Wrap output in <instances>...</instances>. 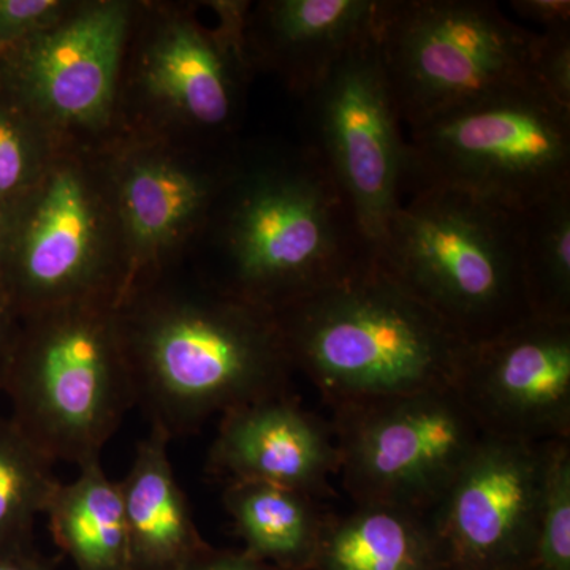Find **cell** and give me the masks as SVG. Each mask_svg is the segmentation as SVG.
Wrapping results in <instances>:
<instances>
[{
  "label": "cell",
  "mask_w": 570,
  "mask_h": 570,
  "mask_svg": "<svg viewBox=\"0 0 570 570\" xmlns=\"http://www.w3.org/2000/svg\"><path fill=\"white\" fill-rule=\"evenodd\" d=\"M340 456L332 428L291 395L266 397L220 417L208 455L214 478L261 482L313 498L332 493Z\"/></svg>",
  "instance_id": "cell-12"
},
{
  "label": "cell",
  "mask_w": 570,
  "mask_h": 570,
  "mask_svg": "<svg viewBox=\"0 0 570 570\" xmlns=\"http://www.w3.org/2000/svg\"><path fill=\"white\" fill-rule=\"evenodd\" d=\"M20 358L9 362L2 389L18 428L58 463L82 464L100 453L135 404L122 332L91 307H52Z\"/></svg>",
  "instance_id": "cell-7"
},
{
  "label": "cell",
  "mask_w": 570,
  "mask_h": 570,
  "mask_svg": "<svg viewBox=\"0 0 570 570\" xmlns=\"http://www.w3.org/2000/svg\"><path fill=\"white\" fill-rule=\"evenodd\" d=\"M337 475L355 505L428 515L485 433L453 387L333 406Z\"/></svg>",
  "instance_id": "cell-8"
},
{
  "label": "cell",
  "mask_w": 570,
  "mask_h": 570,
  "mask_svg": "<svg viewBox=\"0 0 570 570\" xmlns=\"http://www.w3.org/2000/svg\"><path fill=\"white\" fill-rule=\"evenodd\" d=\"M146 78L157 97L202 126H224L234 115V82L225 56L190 26L165 33L149 58Z\"/></svg>",
  "instance_id": "cell-20"
},
{
  "label": "cell",
  "mask_w": 570,
  "mask_h": 570,
  "mask_svg": "<svg viewBox=\"0 0 570 570\" xmlns=\"http://www.w3.org/2000/svg\"><path fill=\"white\" fill-rule=\"evenodd\" d=\"M126 24V9L110 3L37 40L26 59L33 96L67 121L102 118L111 104Z\"/></svg>",
  "instance_id": "cell-13"
},
{
  "label": "cell",
  "mask_w": 570,
  "mask_h": 570,
  "mask_svg": "<svg viewBox=\"0 0 570 570\" xmlns=\"http://www.w3.org/2000/svg\"><path fill=\"white\" fill-rule=\"evenodd\" d=\"M273 316L292 367L332 406L453 387L469 348L374 258Z\"/></svg>",
  "instance_id": "cell-1"
},
{
  "label": "cell",
  "mask_w": 570,
  "mask_h": 570,
  "mask_svg": "<svg viewBox=\"0 0 570 570\" xmlns=\"http://www.w3.org/2000/svg\"><path fill=\"white\" fill-rule=\"evenodd\" d=\"M305 97L313 130L309 146L346 195L374 254L403 198L406 151L403 124L382 67L376 24Z\"/></svg>",
  "instance_id": "cell-9"
},
{
  "label": "cell",
  "mask_w": 570,
  "mask_h": 570,
  "mask_svg": "<svg viewBox=\"0 0 570 570\" xmlns=\"http://www.w3.org/2000/svg\"><path fill=\"white\" fill-rule=\"evenodd\" d=\"M52 540L77 570H132L119 483L100 460L82 464L77 479L59 483L48 502Z\"/></svg>",
  "instance_id": "cell-18"
},
{
  "label": "cell",
  "mask_w": 570,
  "mask_h": 570,
  "mask_svg": "<svg viewBox=\"0 0 570 570\" xmlns=\"http://www.w3.org/2000/svg\"><path fill=\"white\" fill-rule=\"evenodd\" d=\"M135 403L174 439L255 401L288 395L275 316L220 292L153 307L122 332Z\"/></svg>",
  "instance_id": "cell-2"
},
{
  "label": "cell",
  "mask_w": 570,
  "mask_h": 570,
  "mask_svg": "<svg viewBox=\"0 0 570 570\" xmlns=\"http://www.w3.org/2000/svg\"><path fill=\"white\" fill-rule=\"evenodd\" d=\"M309 494L261 482L225 483L224 508L245 553L284 570H313L325 517Z\"/></svg>",
  "instance_id": "cell-19"
},
{
  "label": "cell",
  "mask_w": 570,
  "mask_h": 570,
  "mask_svg": "<svg viewBox=\"0 0 570 570\" xmlns=\"http://www.w3.org/2000/svg\"><path fill=\"white\" fill-rule=\"evenodd\" d=\"M532 75L553 102L570 110V28L535 33Z\"/></svg>",
  "instance_id": "cell-25"
},
{
  "label": "cell",
  "mask_w": 570,
  "mask_h": 570,
  "mask_svg": "<svg viewBox=\"0 0 570 570\" xmlns=\"http://www.w3.org/2000/svg\"><path fill=\"white\" fill-rule=\"evenodd\" d=\"M48 459L11 419H0V553L32 549L37 517L58 489Z\"/></svg>",
  "instance_id": "cell-22"
},
{
  "label": "cell",
  "mask_w": 570,
  "mask_h": 570,
  "mask_svg": "<svg viewBox=\"0 0 570 570\" xmlns=\"http://www.w3.org/2000/svg\"><path fill=\"white\" fill-rule=\"evenodd\" d=\"M490 436L570 438V321L530 317L469 346L455 385Z\"/></svg>",
  "instance_id": "cell-11"
},
{
  "label": "cell",
  "mask_w": 570,
  "mask_h": 570,
  "mask_svg": "<svg viewBox=\"0 0 570 570\" xmlns=\"http://www.w3.org/2000/svg\"><path fill=\"white\" fill-rule=\"evenodd\" d=\"M510 7L523 20L542 26V31L570 28L569 0H513Z\"/></svg>",
  "instance_id": "cell-28"
},
{
  "label": "cell",
  "mask_w": 570,
  "mask_h": 570,
  "mask_svg": "<svg viewBox=\"0 0 570 570\" xmlns=\"http://www.w3.org/2000/svg\"><path fill=\"white\" fill-rule=\"evenodd\" d=\"M520 225L531 316L570 321V187L521 213Z\"/></svg>",
  "instance_id": "cell-21"
},
{
  "label": "cell",
  "mask_w": 570,
  "mask_h": 570,
  "mask_svg": "<svg viewBox=\"0 0 570 570\" xmlns=\"http://www.w3.org/2000/svg\"><path fill=\"white\" fill-rule=\"evenodd\" d=\"M179 570H284L268 562L255 560L245 551L216 550L206 547L202 553Z\"/></svg>",
  "instance_id": "cell-29"
},
{
  "label": "cell",
  "mask_w": 570,
  "mask_h": 570,
  "mask_svg": "<svg viewBox=\"0 0 570 570\" xmlns=\"http://www.w3.org/2000/svg\"><path fill=\"white\" fill-rule=\"evenodd\" d=\"M553 442L483 436L426 515L444 570L534 568Z\"/></svg>",
  "instance_id": "cell-10"
},
{
  "label": "cell",
  "mask_w": 570,
  "mask_h": 570,
  "mask_svg": "<svg viewBox=\"0 0 570 570\" xmlns=\"http://www.w3.org/2000/svg\"><path fill=\"white\" fill-rule=\"evenodd\" d=\"M313 570H444L426 515L355 505L326 515Z\"/></svg>",
  "instance_id": "cell-17"
},
{
  "label": "cell",
  "mask_w": 570,
  "mask_h": 570,
  "mask_svg": "<svg viewBox=\"0 0 570 570\" xmlns=\"http://www.w3.org/2000/svg\"><path fill=\"white\" fill-rule=\"evenodd\" d=\"M374 264L469 344L531 316L521 269L520 214L453 189L409 194Z\"/></svg>",
  "instance_id": "cell-4"
},
{
  "label": "cell",
  "mask_w": 570,
  "mask_h": 570,
  "mask_svg": "<svg viewBox=\"0 0 570 570\" xmlns=\"http://www.w3.org/2000/svg\"><path fill=\"white\" fill-rule=\"evenodd\" d=\"M527 570H539V569H538V568H535V566H534V568L527 569Z\"/></svg>",
  "instance_id": "cell-32"
},
{
  "label": "cell",
  "mask_w": 570,
  "mask_h": 570,
  "mask_svg": "<svg viewBox=\"0 0 570 570\" xmlns=\"http://www.w3.org/2000/svg\"><path fill=\"white\" fill-rule=\"evenodd\" d=\"M91 206L77 176L52 178L21 257V284L37 305L80 303L91 279Z\"/></svg>",
  "instance_id": "cell-15"
},
{
  "label": "cell",
  "mask_w": 570,
  "mask_h": 570,
  "mask_svg": "<svg viewBox=\"0 0 570 570\" xmlns=\"http://www.w3.org/2000/svg\"><path fill=\"white\" fill-rule=\"evenodd\" d=\"M379 0H281L262 10L265 51L306 96L376 24Z\"/></svg>",
  "instance_id": "cell-16"
},
{
  "label": "cell",
  "mask_w": 570,
  "mask_h": 570,
  "mask_svg": "<svg viewBox=\"0 0 570 570\" xmlns=\"http://www.w3.org/2000/svg\"><path fill=\"white\" fill-rule=\"evenodd\" d=\"M223 245L224 294L272 314L374 258L346 195L311 146L238 181Z\"/></svg>",
  "instance_id": "cell-3"
},
{
  "label": "cell",
  "mask_w": 570,
  "mask_h": 570,
  "mask_svg": "<svg viewBox=\"0 0 570 570\" xmlns=\"http://www.w3.org/2000/svg\"><path fill=\"white\" fill-rule=\"evenodd\" d=\"M56 9L52 0H0V40L21 36Z\"/></svg>",
  "instance_id": "cell-26"
},
{
  "label": "cell",
  "mask_w": 570,
  "mask_h": 570,
  "mask_svg": "<svg viewBox=\"0 0 570 570\" xmlns=\"http://www.w3.org/2000/svg\"><path fill=\"white\" fill-rule=\"evenodd\" d=\"M0 570H56V561L33 549L0 553Z\"/></svg>",
  "instance_id": "cell-30"
},
{
  "label": "cell",
  "mask_w": 570,
  "mask_h": 570,
  "mask_svg": "<svg viewBox=\"0 0 570 570\" xmlns=\"http://www.w3.org/2000/svg\"><path fill=\"white\" fill-rule=\"evenodd\" d=\"M24 174V149L14 127L0 116V194L10 193Z\"/></svg>",
  "instance_id": "cell-27"
},
{
  "label": "cell",
  "mask_w": 570,
  "mask_h": 570,
  "mask_svg": "<svg viewBox=\"0 0 570 570\" xmlns=\"http://www.w3.org/2000/svg\"><path fill=\"white\" fill-rule=\"evenodd\" d=\"M212 184L164 164L135 168L124 186V213L135 242L167 243L204 208Z\"/></svg>",
  "instance_id": "cell-23"
},
{
  "label": "cell",
  "mask_w": 570,
  "mask_h": 570,
  "mask_svg": "<svg viewBox=\"0 0 570 570\" xmlns=\"http://www.w3.org/2000/svg\"><path fill=\"white\" fill-rule=\"evenodd\" d=\"M534 566L539 570H570V438L551 444Z\"/></svg>",
  "instance_id": "cell-24"
},
{
  "label": "cell",
  "mask_w": 570,
  "mask_h": 570,
  "mask_svg": "<svg viewBox=\"0 0 570 570\" xmlns=\"http://www.w3.org/2000/svg\"><path fill=\"white\" fill-rule=\"evenodd\" d=\"M6 370H7V360H6V356H3V348H2V322H0V384H2L3 376H6Z\"/></svg>",
  "instance_id": "cell-31"
},
{
  "label": "cell",
  "mask_w": 570,
  "mask_h": 570,
  "mask_svg": "<svg viewBox=\"0 0 570 570\" xmlns=\"http://www.w3.org/2000/svg\"><path fill=\"white\" fill-rule=\"evenodd\" d=\"M535 33L487 0H379L377 47L401 124L538 85Z\"/></svg>",
  "instance_id": "cell-6"
},
{
  "label": "cell",
  "mask_w": 570,
  "mask_h": 570,
  "mask_svg": "<svg viewBox=\"0 0 570 570\" xmlns=\"http://www.w3.org/2000/svg\"><path fill=\"white\" fill-rule=\"evenodd\" d=\"M570 187V110L539 85L483 97L409 129L404 194L461 190L521 214Z\"/></svg>",
  "instance_id": "cell-5"
},
{
  "label": "cell",
  "mask_w": 570,
  "mask_h": 570,
  "mask_svg": "<svg viewBox=\"0 0 570 570\" xmlns=\"http://www.w3.org/2000/svg\"><path fill=\"white\" fill-rule=\"evenodd\" d=\"M170 436L151 426L119 483L132 570H179L209 547L176 480Z\"/></svg>",
  "instance_id": "cell-14"
}]
</instances>
